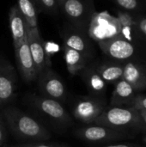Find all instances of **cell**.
Wrapping results in <instances>:
<instances>
[{
    "label": "cell",
    "mask_w": 146,
    "mask_h": 147,
    "mask_svg": "<svg viewBox=\"0 0 146 147\" xmlns=\"http://www.w3.org/2000/svg\"><path fill=\"white\" fill-rule=\"evenodd\" d=\"M1 114L6 127L15 137L23 142L47 141L52 137L42 123L15 107H3Z\"/></svg>",
    "instance_id": "cell-1"
},
{
    "label": "cell",
    "mask_w": 146,
    "mask_h": 147,
    "mask_svg": "<svg viewBox=\"0 0 146 147\" xmlns=\"http://www.w3.org/2000/svg\"><path fill=\"white\" fill-rule=\"evenodd\" d=\"M94 124L130 133L146 130L139 111L127 106L106 107Z\"/></svg>",
    "instance_id": "cell-2"
},
{
    "label": "cell",
    "mask_w": 146,
    "mask_h": 147,
    "mask_svg": "<svg viewBox=\"0 0 146 147\" xmlns=\"http://www.w3.org/2000/svg\"><path fill=\"white\" fill-rule=\"evenodd\" d=\"M24 101L57 128L64 130L73 125L71 115L59 101L36 94L27 95Z\"/></svg>",
    "instance_id": "cell-3"
},
{
    "label": "cell",
    "mask_w": 146,
    "mask_h": 147,
    "mask_svg": "<svg viewBox=\"0 0 146 147\" xmlns=\"http://www.w3.org/2000/svg\"><path fill=\"white\" fill-rule=\"evenodd\" d=\"M59 8L71 25L87 34L90 20L95 14L92 0H65Z\"/></svg>",
    "instance_id": "cell-4"
},
{
    "label": "cell",
    "mask_w": 146,
    "mask_h": 147,
    "mask_svg": "<svg viewBox=\"0 0 146 147\" xmlns=\"http://www.w3.org/2000/svg\"><path fill=\"white\" fill-rule=\"evenodd\" d=\"M75 135L83 141L89 143H105L117 141L133 137V133L113 129L102 125L83 126L75 129Z\"/></svg>",
    "instance_id": "cell-5"
},
{
    "label": "cell",
    "mask_w": 146,
    "mask_h": 147,
    "mask_svg": "<svg viewBox=\"0 0 146 147\" xmlns=\"http://www.w3.org/2000/svg\"><path fill=\"white\" fill-rule=\"evenodd\" d=\"M105 109L106 103L102 97L78 96L72 105V116L77 121L88 125L94 123Z\"/></svg>",
    "instance_id": "cell-6"
},
{
    "label": "cell",
    "mask_w": 146,
    "mask_h": 147,
    "mask_svg": "<svg viewBox=\"0 0 146 147\" xmlns=\"http://www.w3.org/2000/svg\"><path fill=\"white\" fill-rule=\"evenodd\" d=\"M117 20L108 13H95L88 28V35L98 43L117 37L120 30Z\"/></svg>",
    "instance_id": "cell-7"
},
{
    "label": "cell",
    "mask_w": 146,
    "mask_h": 147,
    "mask_svg": "<svg viewBox=\"0 0 146 147\" xmlns=\"http://www.w3.org/2000/svg\"><path fill=\"white\" fill-rule=\"evenodd\" d=\"M36 81L41 96L54 99L60 102L66 100L67 91L65 84L60 76L51 67L41 71L38 75Z\"/></svg>",
    "instance_id": "cell-8"
},
{
    "label": "cell",
    "mask_w": 146,
    "mask_h": 147,
    "mask_svg": "<svg viewBox=\"0 0 146 147\" xmlns=\"http://www.w3.org/2000/svg\"><path fill=\"white\" fill-rule=\"evenodd\" d=\"M17 76L13 65L0 55V109L10 103L16 96Z\"/></svg>",
    "instance_id": "cell-9"
},
{
    "label": "cell",
    "mask_w": 146,
    "mask_h": 147,
    "mask_svg": "<svg viewBox=\"0 0 146 147\" xmlns=\"http://www.w3.org/2000/svg\"><path fill=\"white\" fill-rule=\"evenodd\" d=\"M17 70L22 79L28 84L37 80L38 72L30 53L28 40L15 49Z\"/></svg>",
    "instance_id": "cell-10"
},
{
    "label": "cell",
    "mask_w": 146,
    "mask_h": 147,
    "mask_svg": "<svg viewBox=\"0 0 146 147\" xmlns=\"http://www.w3.org/2000/svg\"><path fill=\"white\" fill-rule=\"evenodd\" d=\"M28 44L39 75L45 69L51 67L52 65L51 60H49L46 57L45 43L39 29H28Z\"/></svg>",
    "instance_id": "cell-11"
},
{
    "label": "cell",
    "mask_w": 146,
    "mask_h": 147,
    "mask_svg": "<svg viewBox=\"0 0 146 147\" xmlns=\"http://www.w3.org/2000/svg\"><path fill=\"white\" fill-rule=\"evenodd\" d=\"M60 34L65 46L74 49L89 58L90 57L92 47L87 38V34L77 30L72 25L65 26Z\"/></svg>",
    "instance_id": "cell-12"
},
{
    "label": "cell",
    "mask_w": 146,
    "mask_h": 147,
    "mask_svg": "<svg viewBox=\"0 0 146 147\" xmlns=\"http://www.w3.org/2000/svg\"><path fill=\"white\" fill-rule=\"evenodd\" d=\"M9 24L15 50L28 40V32L27 22L17 4L13 5L9 11Z\"/></svg>",
    "instance_id": "cell-13"
},
{
    "label": "cell",
    "mask_w": 146,
    "mask_h": 147,
    "mask_svg": "<svg viewBox=\"0 0 146 147\" xmlns=\"http://www.w3.org/2000/svg\"><path fill=\"white\" fill-rule=\"evenodd\" d=\"M99 46L108 56L116 59H126L134 53V47L129 41L117 37L101 42Z\"/></svg>",
    "instance_id": "cell-14"
},
{
    "label": "cell",
    "mask_w": 146,
    "mask_h": 147,
    "mask_svg": "<svg viewBox=\"0 0 146 147\" xmlns=\"http://www.w3.org/2000/svg\"><path fill=\"white\" fill-rule=\"evenodd\" d=\"M79 76L82 78L83 83L85 84L90 96L96 97L103 96L106 92L107 83L102 79L96 69L86 66L79 73Z\"/></svg>",
    "instance_id": "cell-15"
},
{
    "label": "cell",
    "mask_w": 146,
    "mask_h": 147,
    "mask_svg": "<svg viewBox=\"0 0 146 147\" xmlns=\"http://www.w3.org/2000/svg\"><path fill=\"white\" fill-rule=\"evenodd\" d=\"M136 95L134 88L121 78L116 83L110 100V106H128Z\"/></svg>",
    "instance_id": "cell-16"
},
{
    "label": "cell",
    "mask_w": 146,
    "mask_h": 147,
    "mask_svg": "<svg viewBox=\"0 0 146 147\" xmlns=\"http://www.w3.org/2000/svg\"><path fill=\"white\" fill-rule=\"evenodd\" d=\"M63 47L65 53V60L68 72L71 76L79 75V73L87 66L88 60L89 58L65 45Z\"/></svg>",
    "instance_id": "cell-17"
},
{
    "label": "cell",
    "mask_w": 146,
    "mask_h": 147,
    "mask_svg": "<svg viewBox=\"0 0 146 147\" xmlns=\"http://www.w3.org/2000/svg\"><path fill=\"white\" fill-rule=\"evenodd\" d=\"M122 78L129 83L136 91L146 90V75L137 65L128 63L123 68Z\"/></svg>",
    "instance_id": "cell-18"
},
{
    "label": "cell",
    "mask_w": 146,
    "mask_h": 147,
    "mask_svg": "<svg viewBox=\"0 0 146 147\" xmlns=\"http://www.w3.org/2000/svg\"><path fill=\"white\" fill-rule=\"evenodd\" d=\"M17 6L22 12L28 29H39L38 10L31 0H17Z\"/></svg>",
    "instance_id": "cell-19"
},
{
    "label": "cell",
    "mask_w": 146,
    "mask_h": 147,
    "mask_svg": "<svg viewBox=\"0 0 146 147\" xmlns=\"http://www.w3.org/2000/svg\"><path fill=\"white\" fill-rule=\"evenodd\" d=\"M123 68L120 65H102L96 69L100 76L106 83H115L122 78Z\"/></svg>",
    "instance_id": "cell-20"
},
{
    "label": "cell",
    "mask_w": 146,
    "mask_h": 147,
    "mask_svg": "<svg viewBox=\"0 0 146 147\" xmlns=\"http://www.w3.org/2000/svg\"><path fill=\"white\" fill-rule=\"evenodd\" d=\"M41 9L46 13L53 16H57L59 13V4L57 0H39Z\"/></svg>",
    "instance_id": "cell-21"
},
{
    "label": "cell",
    "mask_w": 146,
    "mask_h": 147,
    "mask_svg": "<svg viewBox=\"0 0 146 147\" xmlns=\"http://www.w3.org/2000/svg\"><path fill=\"white\" fill-rule=\"evenodd\" d=\"M127 107L133 108L137 110L146 109V96L137 94Z\"/></svg>",
    "instance_id": "cell-22"
},
{
    "label": "cell",
    "mask_w": 146,
    "mask_h": 147,
    "mask_svg": "<svg viewBox=\"0 0 146 147\" xmlns=\"http://www.w3.org/2000/svg\"><path fill=\"white\" fill-rule=\"evenodd\" d=\"M14 147H69L65 145H58V144H47L46 141L42 142H23Z\"/></svg>",
    "instance_id": "cell-23"
},
{
    "label": "cell",
    "mask_w": 146,
    "mask_h": 147,
    "mask_svg": "<svg viewBox=\"0 0 146 147\" xmlns=\"http://www.w3.org/2000/svg\"><path fill=\"white\" fill-rule=\"evenodd\" d=\"M6 124L3 119L2 114L0 115V147L3 146V144L6 140L7 136V129H6Z\"/></svg>",
    "instance_id": "cell-24"
},
{
    "label": "cell",
    "mask_w": 146,
    "mask_h": 147,
    "mask_svg": "<svg viewBox=\"0 0 146 147\" xmlns=\"http://www.w3.org/2000/svg\"><path fill=\"white\" fill-rule=\"evenodd\" d=\"M117 3L126 9H133L137 6V0H116Z\"/></svg>",
    "instance_id": "cell-25"
},
{
    "label": "cell",
    "mask_w": 146,
    "mask_h": 147,
    "mask_svg": "<svg viewBox=\"0 0 146 147\" xmlns=\"http://www.w3.org/2000/svg\"><path fill=\"white\" fill-rule=\"evenodd\" d=\"M103 147H140L138 145L133 144H115V145H108Z\"/></svg>",
    "instance_id": "cell-26"
},
{
    "label": "cell",
    "mask_w": 146,
    "mask_h": 147,
    "mask_svg": "<svg viewBox=\"0 0 146 147\" xmlns=\"http://www.w3.org/2000/svg\"><path fill=\"white\" fill-rule=\"evenodd\" d=\"M138 111H139V115H140V116H141V118H142V120H143L146 127V109H139Z\"/></svg>",
    "instance_id": "cell-27"
},
{
    "label": "cell",
    "mask_w": 146,
    "mask_h": 147,
    "mask_svg": "<svg viewBox=\"0 0 146 147\" xmlns=\"http://www.w3.org/2000/svg\"><path fill=\"white\" fill-rule=\"evenodd\" d=\"M139 28L142 30V32L146 35V19H144L139 23Z\"/></svg>",
    "instance_id": "cell-28"
},
{
    "label": "cell",
    "mask_w": 146,
    "mask_h": 147,
    "mask_svg": "<svg viewBox=\"0 0 146 147\" xmlns=\"http://www.w3.org/2000/svg\"><path fill=\"white\" fill-rule=\"evenodd\" d=\"M31 1H32V3L35 5V7H36L37 10H42V9H41V7H40V4L39 0H31Z\"/></svg>",
    "instance_id": "cell-29"
},
{
    "label": "cell",
    "mask_w": 146,
    "mask_h": 147,
    "mask_svg": "<svg viewBox=\"0 0 146 147\" xmlns=\"http://www.w3.org/2000/svg\"><path fill=\"white\" fill-rule=\"evenodd\" d=\"M64 1H65V0H57V3H58V4H59V7L63 3Z\"/></svg>",
    "instance_id": "cell-30"
},
{
    "label": "cell",
    "mask_w": 146,
    "mask_h": 147,
    "mask_svg": "<svg viewBox=\"0 0 146 147\" xmlns=\"http://www.w3.org/2000/svg\"><path fill=\"white\" fill-rule=\"evenodd\" d=\"M144 142H145V143L146 144V136L145 137V138H144Z\"/></svg>",
    "instance_id": "cell-31"
},
{
    "label": "cell",
    "mask_w": 146,
    "mask_h": 147,
    "mask_svg": "<svg viewBox=\"0 0 146 147\" xmlns=\"http://www.w3.org/2000/svg\"><path fill=\"white\" fill-rule=\"evenodd\" d=\"M0 115H1V109H0Z\"/></svg>",
    "instance_id": "cell-32"
},
{
    "label": "cell",
    "mask_w": 146,
    "mask_h": 147,
    "mask_svg": "<svg viewBox=\"0 0 146 147\" xmlns=\"http://www.w3.org/2000/svg\"><path fill=\"white\" fill-rule=\"evenodd\" d=\"M2 147H7V146H2Z\"/></svg>",
    "instance_id": "cell-33"
}]
</instances>
